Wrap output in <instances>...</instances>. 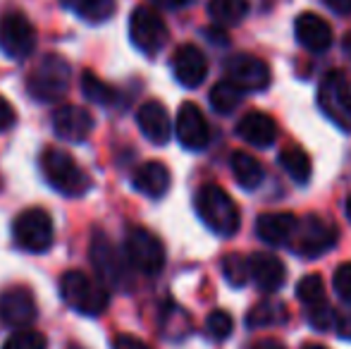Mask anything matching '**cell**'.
<instances>
[{
    "label": "cell",
    "mask_w": 351,
    "mask_h": 349,
    "mask_svg": "<svg viewBox=\"0 0 351 349\" xmlns=\"http://www.w3.org/2000/svg\"><path fill=\"white\" fill-rule=\"evenodd\" d=\"M196 213L204 220V225L210 232L220 234V237H232L237 234L241 223L239 208H237L234 199L227 194L222 186L217 184H204L196 191Z\"/></svg>",
    "instance_id": "6da1fadb"
},
{
    "label": "cell",
    "mask_w": 351,
    "mask_h": 349,
    "mask_svg": "<svg viewBox=\"0 0 351 349\" xmlns=\"http://www.w3.org/2000/svg\"><path fill=\"white\" fill-rule=\"evenodd\" d=\"M72 84V67L65 58L48 53L27 77V91L38 103H58Z\"/></svg>",
    "instance_id": "7a4b0ae2"
},
{
    "label": "cell",
    "mask_w": 351,
    "mask_h": 349,
    "mask_svg": "<svg viewBox=\"0 0 351 349\" xmlns=\"http://www.w3.org/2000/svg\"><path fill=\"white\" fill-rule=\"evenodd\" d=\"M41 170L48 184L70 199H79L91 189V177L86 170L67 151H60L56 146H48L41 154Z\"/></svg>",
    "instance_id": "3957f363"
},
{
    "label": "cell",
    "mask_w": 351,
    "mask_h": 349,
    "mask_svg": "<svg viewBox=\"0 0 351 349\" xmlns=\"http://www.w3.org/2000/svg\"><path fill=\"white\" fill-rule=\"evenodd\" d=\"M60 294L65 304L84 316H101L110 304L106 285L82 270H67L60 280Z\"/></svg>",
    "instance_id": "277c9868"
},
{
    "label": "cell",
    "mask_w": 351,
    "mask_h": 349,
    "mask_svg": "<svg viewBox=\"0 0 351 349\" xmlns=\"http://www.w3.org/2000/svg\"><path fill=\"white\" fill-rule=\"evenodd\" d=\"M337 237H339V230L332 220L311 213L301 220L296 218L294 234H291L287 247L304 258H318L337 244Z\"/></svg>",
    "instance_id": "5b68a950"
},
{
    "label": "cell",
    "mask_w": 351,
    "mask_h": 349,
    "mask_svg": "<svg viewBox=\"0 0 351 349\" xmlns=\"http://www.w3.org/2000/svg\"><path fill=\"white\" fill-rule=\"evenodd\" d=\"M12 237L14 244L24 252L43 254L53 247L56 239V228L48 210L43 208H27L14 218L12 223Z\"/></svg>",
    "instance_id": "8992f818"
},
{
    "label": "cell",
    "mask_w": 351,
    "mask_h": 349,
    "mask_svg": "<svg viewBox=\"0 0 351 349\" xmlns=\"http://www.w3.org/2000/svg\"><path fill=\"white\" fill-rule=\"evenodd\" d=\"M318 106L335 127L351 132V84L342 72H328L323 77L318 86Z\"/></svg>",
    "instance_id": "52a82bcc"
},
{
    "label": "cell",
    "mask_w": 351,
    "mask_h": 349,
    "mask_svg": "<svg viewBox=\"0 0 351 349\" xmlns=\"http://www.w3.org/2000/svg\"><path fill=\"white\" fill-rule=\"evenodd\" d=\"M125 258L143 275H158L165 265V247L146 228H130L125 239Z\"/></svg>",
    "instance_id": "ba28073f"
},
{
    "label": "cell",
    "mask_w": 351,
    "mask_h": 349,
    "mask_svg": "<svg viewBox=\"0 0 351 349\" xmlns=\"http://www.w3.org/2000/svg\"><path fill=\"white\" fill-rule=\"evenodd\" d=\"M91 263L96 268L98 278H101L103 285L108 287H117L125 289L130 285V268L132 265L127 263V258L117 252V247L106 237V234H93L91 239Z\"/></svg>",
    "instance_id": "9c48e42d"
},
{
    "label": "cell",
    "mask_w": 351,
    "mask_h": 349,
    "mask_svg": "<svg viewBox=\"0 0 351 349\" xmlns=\"http://www.w3.org/2000/svg\"><path fill=\"white\" fill-rule=\"evenodd\" d=\"M130 38L143 56H156L167 43V24L156 10L141 5L130 17Z\"/></svg>",
    "instance_id": "30bf717a"
},
{
    "label": "cell",
    "mask_w": 351,
    "mask_h": 349,
    "mask_svg": "<svg viewBox=\"0 0 351 349\" xmlns=\"http://www.w3.org/2000/svg\"><path fill=\"white\" fill-rule=\"evenodd\" d=\"M225 75L227 82H232L237 88L241 91H265L270 86V67L265 60L256 56H249V53H237V56L227 58L225 60Z\"/></svg>",
    "instance_id": "8fae6325"
},
{
    "label": "cell",
    "mask_w": 351,
    "mask_h": 349,
    "mask_svg": "<svg viewBox=\"0 0 351 349\" xmlns=\"http://www.w3.org/2000/svg\"><path fill=\"white\" fill-rule=\"evenodd\" d=\"M36 48V32L22 12H8L0 17V51L12 60H24Z\"/></svg>",
    "instance_id": "7c38bea8"
},
{
    "label": "cell",
    "mask_w": 351,
    "mask_h": 349,
    "mask_svg": "<svg viewBox=\"0 0 351 349\" xmlns=\"http://www.w3.org/2000/svg\"><path fill=\"white\" fill-rule=\"evenodd\" d=\"M175 134H177V139H180V144L189 151H204L206 146H208L210 127L196 103L186 101L180 106L177 120H175Z\"/></svg>",
    "instance_id": "4fadbf2b"
},
{
    "label": "cell",
    "mask_w": 351,
    "mask_h": 349,
    "mask_svg": "<svg viewBox=\"0 0 351 349\" xmlns=\"http://www.w3.org/2000/svg\"><path fill=\"white\" fill-rule=\"evenodd\" d=\"M36 299L27 287H8L0 292V323L10 328H27L36 321Z\"/></svg>",
    "instance_id": "5bb4252c"
},
{
    "label": "cell",
    "mask_w": 351,
    "mask_h": 349,
    "mask_svg": "<svg viewBox=\"0 0 351 349\" xmlns=\"http://www.w3.org/2000/svg\"><path fill=\"white\" fill-rule=\"evenodd\" d=\"M172 72L175 80L186 88H196L206 82L208 77V60H206L204 51L194 43H184L175 51L172 56Z\"/></svg>",
    "instance_id": "9a60e30c"
},
{
    "label": "cell",
    "mask_w": 351,
    "mask_h": 349,
    "mask_svg": "<svg viewBox=\"0 0 351 349\" xmlns=\"http://www.w3.org/2000/svg\"><path fill=\"white\" fill-rule=\"evenodd\" d=\"M53 132L62 141L79 144L93 132V117L82 106H60L53 112Z\"/></svg>",
    "instance_id": "2e32d148"
},
{
    "label": "cell",
    "mask_w": 351,
    "mask_h": 349,
    "mask_svg": "<svg viewBox=\"0 0 351 349\" xmlns=\"http://www.w3.org/2000/svg\"><path fill=\"white\" fill-rule=\"evenodd\" d=\"M294 34L296 41L311 53H325L332 46V27L315 12L299 14L294 22Z\"/></svg>",
    "instance_id": "e0dca14e"
},
{
    "label": "cell",
    "mask_w": 351,
    "mask_h": 349,
    "mask_svg": "<svg viewBox=\"0 0 351 349\" xmlns=\"http://www.w3.org/2000/svg\"><path fill=\"white\" fill-rule=\"evenodd\" d=\"M136 122H139L141 134L146 136L151 144L165 146L172 136V120L170 112L162 103L158 101H146L136 112Z\"/></svg>",
    "instance_id": "ac0fdd59"
},
{
    "label": "cell",
    "mask_w": 351,
    "mask_h": 349,
    "mask_svg": "<svg viewBox=\"0 0 351 349\" xmlns=\"http://www.w3.org/2000/svg\"><path fill=\"white\" fill-rule=\"evenodd\" d=\"M249 278L256 282V287L273 294L282 289L287 280V268L273 254H251L249 256Z\"/></svg>",
    "instance_id": "d6986e66"
},
{
    "label": "cell",
    "mask_w": 351,
    "mask_h": 349,
    "mask_svg": "<svg viewBox=\"0 0 351 349\" xmlns=\"http://www.w3.org/2000/svg\"><path fill=\"white\" fill-rule=\"evenodd\" d=\"M237 134L241 136V141L256 146V149H268L278 139V125L268 112L251 110L237 125Z\"/></svg>",
    "instance_id": "ffe728a7"
},
{
    "label": "cell",
    "mask_w": 351,
    "mask_h": 349,
    "mask_svg": "<svg viewBox=\"0 0 351 349\" xmlns=\"http://www.w3.org/2000/svg\"><path fill=\"white\" fill-rule=\"evenodd\" d=\"M294 228H296V215L291 213H263L256 220V234H258L261 242L270 244V247L289 244Z\"/></svg>",
    "instance_id": "44dd1931"
},
{
    "label": "cell",
    "mask_w": 351,
    "mask_h": 349,
    "mask_svg": "<svg viewBox=\"0 0 351 349\" xmlns=\"http://www.w3.org/2000/svg\"><path fill=\"white\" fill-rule=\"evenodd\" d=\"M170 182H172L170 170H167V165L160 163V160H146L134 173V189L151 196V199L165 196L167 189H170Z\"/></svg>",
    "instance_id": "7402d4cb"
},
{
    "label": "cell",
    "mask_w": 351,
    "mask_h": 349,
    "mask_svg": "<svg viewBox=\"0 0 351 349\" xmlns=\"http://www.w3.org/2000/svg\"><path fill=\"white\" fill-rule=\"evenodd\" d=\"M230 168L241 189L254 191L263 184V177H265L263 165H261V160H256L254 156L244 154V151H234L230 156Z\"/></svg>",
    "instance_id": "603a6c76"
},
{
    "label": "cell",
    "mask_w": 351,
    "mask_h": 349,
    "mask_svg": "<svg viewBox=\"0 0 351 349\" xmlns=\"http://www.w3.org/2000/svg\"><path fill=\"white\" fill-rule=\"evenodd\" d=\"M208 14L217 27H234L249 14V0H210Z\"/></svg>",
    "instance_id": "cb8c5ba5"
},
{
    "label": "cell",
    "mask_w": 351,
    "mask_h": 349,
    "mask_svg": "<svg viewBox=\"0 0 351 349\" xmlns=\"http://www.w3.org/2000/svg\"><path fill=\"white\" fill-rule=\"evenodd\" d=\"M280 163L287 170V175L294 182H299V184H306L311 180L313 165H311V156L301 146H287V149H282Z\"/></svg>",
    "instance_id": "d4e9b609"
},
{
    "label": "cell",
    "mask_w": 351,
    "mask_h": 349,
    "mask_svg": "<svg viewBox=\"0 0 351 349\" xmlns=\"http://www.w3.org/2000/svg\"><path fill=\"white\" fill-rule=\"evenodd\" d=\"M62 3L91 24L108 22L115 12V0H62Z\"/></svg>",
    "instance_id": "484cf974"
},
{
    "label": "cell",
    "mask_w": 351,
    "mask_h": 349,
    "mask_svg": "<svg viewBox=\"0 0 351 349\" xmlns=\"http://www.w3.org/2000/svg\"><path fill=\"white\" fill-rule=\"evenodd\" d=\"M82 91L88 101L96 103V106H103V108L117 106V98H120V93H117L115 88L110 84H106L103 80H98L93 72H84L82 75Z\"/></svg>",
    "instance_id": "4316f807"
},
{
    "label": "cell",
    "mask_w": 351,
    "mask_h": 349,
    "mask_svg": "<svg viewBox=\"0 0 351 349\" xmlns=\"http://www.w3.org/2000/svg\"><path fill=\"white\" fill-rule=\"evenodd\" d=\"M241 96H244V91H241V88H237L232 82L222 80V82H217V84L210 88L208 98H210L213 110L220 112V115H230V112H234L237 108H239Z\"/></svg>",
    "instance_id": "83f0119b"
},
{
    "label": "cell",
    "mask_w": 351,
    "mask_h": 349,
    "mask_svg": "<svg viewBox=\"0 0 351 349\" xmlns=\"http://www.w3.org/2000/svg\"><path fill=\"white\" fill-rule=\"evenodd\" d=\"M296 299H299L306 309L318 306V304L328 302V297H325L323 278H320L318 273L304 275V278L299 280V285H296Z\"/></svg>",
    "instance_id": "f1b7e54d"
},
{
    "label": "cell",
    "mask_w": 351,
    "mask_h": 349,
    "mask_svg": "<svg viewBox=\"0 0 351 349\" xmlns=\"http://www.w3.org/2000/svg\"><path fill=\"white\" fill-rule=\"evenodd\" d=\"M287 321V309L285 304H278V302H265L261 306L251 309L249 313V326L251 328H263V326H278V323H285Z\"/></svg>",
    "instance_id": "f546056e"
},
{
    "label": "cell",
    "mask_w": 351,
    "mask_h": 349,
    "mask_svg": "<svg viewBox=\"0 0 351 349\" xmlns=\"http://www.w3.org/2000/svg\"><path fill=\"white\" fill-rule=\"evenodd\" d=\"M222 275L232 287H244L249 282V258H244L241 254H227L222 258Z\"/></svg>",
    "instance_id": "4dcf8cb0"
},
{
    "label": "cell",
    "mask_w": 351,
    "mask_h": 349,
    "mask_svg": "<svg viewBox=\"0 0 351 349\" xmlns=\"http://www.w3.org/2000/svg\"><path fill=\"white\" fill-rule=\"evenodd\" d=\"M3 349H48V340L43 333L29 330V328H17V333L5 340Z\"/></svg>",
    "instance_id": "1f68e13d"
},
{
    "label": "cell",
    "mask_w": 351,
    "mask_h": 349,
    "mask_svg": "<svg viewBox=\"0 0 351 349\" xmlns=\"http://www.w3.org/2000/svg\"><path fill=\"white\" fill-rule=\"evenodd\" d=\"M232 330H234V321H232V316L227 311H213L208 318H206V333H208L210 340L215 342H222L227 340V337L232 335Z\"/></svg>",
    "instance_id": "d6a6232c"
},
{
    "label": "cell",
    "mask_w": 351,
    "mask_h": 349,
    "mask_svg": "<svg viewBox=\"0 0 351 349\" xmlns=\"http://www.w3.org/2000/svg\"><path fill=\"white\" fill-rule=\"evenodd\" d=\"M306 316H308V323L313 330H330V328L335 326V316L337 313L332 311V306H330V302H323L318 304V306H311L306 309Z\"/></svg>",
    "instance_id": "836d02e7"
},
{
    "label": "cell",
    "mask_w": 351,
    "mask_h": 349,
    "mask_svg": "<svg viewBox=\"0 0 351 349\" xmlns=\"http://www.w3.org/2000/svg\"><path fill=\"white\" fill-rule=\"evenodd\" d=\"M332 285H335V292L339 294V299L351 304V261L342 263L337 270H335Z\"/></svg>",
    "instance_id": "e575fe53"
},
{
    "label": "cell",
    "mask_w": 351,
    "mask_h": 349,
    "mask_svg": "<svg viewBox=\"0 0 351 349\" xmlns=\"http://www.w3.org/2000/svg\"><path fill=\"white\" fill-rule=\"evenodd\" d=\"M112 349H151V347L134 335H117L112 340Z\"/></svg>",
    "instance_id": "d590c367"
},
{
    "label": "cell",
    "mask_w": 351,
    "mask_h": 349,
    "mask_svg": "<svg viewBox=\"0 0 351 349\" xmlns=\"http://www.w3.org/2000/svg\"><path fill=\"white\" fill-rule=\"evenodd\" d=\"M332 328L337 330V335L342 337V340H349L351 342V311L335 316V326Z\"/></svg>",
    "instance_id": "8d00e7d4"
},
{
    "label": "cell",
    "mask_w": 351,
    "mask_h": 349,
    "mask_svg": "<svg viewBox=\"0 0 351 349\" xmlns=\"http://www.w3.org/2000/svg\"><path fill=\"white\" fill-rule=\"evenodd\" d=\"M14 125V108L0 96V132L10 130Z\"/></svg>",
    "instance_id": "74e56055"
},
{
    "label": "cell",
    "mask_w": 351,
    "mask_h": 349,
    "mask_svg": "<svg viewBox=\"0 0 351 349\" xmlns=\"http://www.w3.org/2000/svg\"><path fill=\"white\" fill-rule=\"evenodd\" d=\"M335 14H342V17H349L351 14V0H323Z\"/></svg>",
    "instance_id": "f35d334b"
},
{
    "label": "cell",
    "mask_w": 351,
    "mask_h": 349,
    "mask_svg": "<svg viewBox=\"0 0 351 349\" xmlns=\"http://www.w3.org/2000/svg\"><path fill=\"white\" fill-rule=\"evenodd\" d=\"M251 349H287L282 342L278 340H273V337H265V340H258V342H254V347Z\"/></svg>",
    "instance_id": "ab89813d"
},
{
    "label": "cell",
    "mask_w": 351,
    "mask_h": 349,
    "mask_svg": "<svg viewBox=\"0 0 351 349\" xmlns=\"http://www.w3.org/2000/svg\"><path fill=\"white\" fill-rule=\"evenodd\" d=\"M156 5H160V8H167V10H177V8H184V5H189L191 0H153Z\"/></svg>",
    "instance_id": "60d3db41"
},
{
    "label": "cell",
    "mask_w": 351,
    "mask_h": 349,
    "mask_svg": "<svg viewBox=\"0 0 351 349\" xmlns=\"http://www.w3.org/2000/svg\"><path fill=\"white\" fill-rule=\"evenodd\" d=\"M342 48H344V53H347V58L351 60V32L344 36V41H342Z\"/></svg>",
    "instance_id": "b9f144b4"
},
{
    "label": "cell",
    "mask_w": 351,
    "mask_h": 349,
    "mask_svg": "<svg viewBox=\"0 0 351 349\" xmlns=\"http://www.w3.org/2000/svg\"><path fill=\"white\" fill-rule=\"evenodd\" d=\"M344 208H347V218H349V223H351V196L347 199V206H344Z\"/></svg>",
    "instance_id": "7bdbcfd3"
},
{
    "label": "cell",
    "mask_w": 351,
    "mask_h": 349,
    "mask_svg": "<svg viewBox=\"0 0 351 349\" xmlns=\"http://www.w3.org/2000/svg\"><path fill=\"white\" fill-rule=\"evenodd\" d=\"M304 349H328V347H323V345H306Z\"/></svg>",
    "instance_id": "ee69618b"
},
{
    "label": "cell",
    "mask_w": 351,
    "mask_h": 349,
    "mask_svg": "<svg viewBox=\"0 0 351 349\" xmlns=\"http://www.w3.org/2000/svg\"><path fill=\"white\" fill-rule=\"evenodd\" d=\"M70 349H82V347H74V345H72V347H70Z\"/></svg>",
    "instance_id": "f6af8a7d"
}]
</instances>
